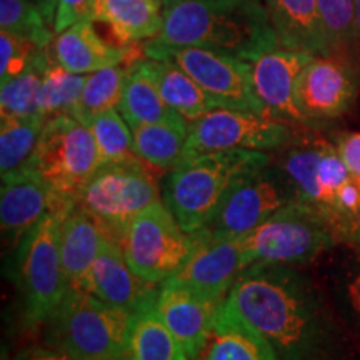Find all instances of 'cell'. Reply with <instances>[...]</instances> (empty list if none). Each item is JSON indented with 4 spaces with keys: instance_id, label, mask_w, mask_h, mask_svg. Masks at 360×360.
Wrapping results in <instances>:
<instances>
[{
    "instance_id": "1",
    "label": "cell",
    "mask_w": 360,
    "mask_h": 360,
    "mask_svg": "<svg viewBox=\"0 0 360 360\" xmlns=\"http://www.w3.org/2000/svg\"><path fill=\"white\" fill-rule=\"evenodd\" d=\"M270 342L281 360H360V347L315 272L254 264L224 302Z\"/></svg>"
},
{
    "instance_id": "2",
    "label": "cell",
    "mask_w": 360,
    "mask_h": 360,
    "mask_svg": "<svg viewBox=\"0 0 360 360\" xmlns=\"http://www.w3.org/2000/svg\"><path fill=\"white\" fill-rule=\"evenodd\" d=\"M143 44L210 49L247 62L281 47L264 0H175L164 7L160 34Z\"/></svg>"
},
{
    "instance_id": "3",
    "label": "cell",
    "mask_w": 360,
    "mask_h": 360,
    "mask_svg": "<svg viewBox=\"0 0 360 360\" xmlns=\"http://www.w3.org/2000/svg\"><path fill=\"white\" fill-rule=\"evenodd\" d=\"M277 150L276 165L295 200L319 210L344 244H360V180L345 167L335 143L319 135H294Z\"/></svg>"
},
{
    "instance_id": "4",
    "label": "cell",
    "mask_w": 360,
    "mask_h": 360,
    "mask_svg": "<svg viewBox=\"0 0 360 360\" xmlns=\"http://www.w3.org/2000/svg\"><path fill=\"white\" fill-rule=\"evenodd\" d=\"M272 162L267 152L222 150L184 160L169 170L162 200L180 227L199 232L214 217L238 182Z\"/></svg>"
},
{
    "instance_id": "5",
    "label": "cell",
    "mask_w": 360,
    "mask_h": 360,
    "mask_svg": "<svg viewBox=\"0 0 360 360\" xmlns=\"http://www.w3.org/2000/svg\"><path fill=\"white\" fill-rule=\"evenodd\" d=\"M132 322V314L69 285L40 326V344L72 360H127Z\"/></svg>"
},
{
    "instance_id": "6",
    "label": "cell",
    "mask_w": 360,
    "mask_h": 360,
    "mask_svg": "<svg viewBox=\"0 0 360 360\" xmlns=\"http://www.w3.org/2000/svg\"><path fill=\"white\" fill-rule=\"evenodd\" d=\"M67 210V209H65ZM64 210H52L11 252L8 277L20 300L27 327L39 328L69 289L60 257Z\"/></svg>"
},
{
    "instance_id": "7",
    "label": "cell",
    "mask_w": 360,
    "mask_h": 360,
    "mask_svg": "<svg viewBox=\"0 0 360 360\" xmlns=\"http://www.w3.org/2000/svg\"><path fill=\"white\" fill-rule=\"evenodd\" d=\"M344 244L323 215L304 202L292 200L255 231L242 237L247 264H315L323 254Z\"/></svg>"
},
{
    "instance_id": "8",
    "label": "cell",
    "mask_w": 360,
    "mask_h": 360,
    "mask_svg": "<svg viewBox=\"0 0 360 360\" xmlns=\"http://www.w3.org/2000/svg\"><path fill=\"white\" fill-rule=\"evenodd\" d=\"M147 165L137 155L101 164L75 200L119 244L132 219L160 200L157 180Z\"/></svg>"
},
{
    "instance_id": "9",
    "label": "cell",
    "mask_w": 360,
    "mask_h": 360,
    "mask_svg": "<svg viewBox=\"0 0 360 360\" xmlns=\"http://www.w3.org/2000/svg\"><path fill=\"white\" fill-rule=\"evenodd\" d=\"M30 164L52 188L57 209L65 210L75 205L101 162L87 125L72 115H57L45 122Z\"/></svg>"
},
{
    "instance_id": "10",
    "label": "cell",
    "mask_w": 360,
    "mask_h": 360,
    "mask_svg": "<svg viewBox=\"0 0 360 360\" xmlns=\"http://www.w3.org/2000/svg\"><path fill=\"white\" fill-rule=\"evenodd\" d=\"M193 242V233L184 231L164 200H159L132 219L120 245L137 276L162 285L186 264Z\"/></svg>"
},
{
    "instance_id": "11",
    "label": "cell",
    "mask_w": 360,
    "mask_h": 360,
    "mask_svg": "<svg viewBox=\"0 0 360 360\" xmlns=\"http://www.w3.org/2000/svg\"><path fill=\"white\" fill-rule=\"evenodd\" d=\"M142 49L147 58H170L182 67L219 107L270 115L255 92L250 62L202 47L157 49L142 44Z\"/></svg>"
},
{
    "instance_id": "12",
    "label": "cell",
    "mask_w": 360,
    "mask_h": 360,
    "mask_svg": "<svg viewBox=\"0 0 360 360\" xmlns=\"http://www.w3.org/2000/svg\"><path fill=\"white\" fill-rule=\"evenodd\" d=\"M292 137L290 125L277 117L219 107L188 124L184 160L222 150H277Z\"/></svg>"
},
{
    "instance_id": "13",
    "label": "cell",
    "mask_w": 360,
    "mask_h": 360,
    "mask_svg": "<svg viewBox=\"0 0 360 360\" xmlns=\"http://www.w3.org/2000/svg\"><path fill=\"white\" fill-rule=\"evenodd\" d=\"M295 200L285 175L276 164L238 182L202 232L220 237H244L262 225L281 207Z\"/></svg>"
},
{
    "instance_id": "14",
    "label": "cell",
    "mask_w": 360,
    "mask_h": 360,
    "mask_svg": "<svg viewBox=\"0 0 360 360\" xmlns=\"http://www.w3.org/2000/svg\"><path fill=\"white\" fill-rule=\"evenodd\" d=\"M357 84L354 51L315 56L297 80V107L307 124L335 119L352 107Z\"/></svg>"
},
{
    "instance_id": "15",
    "label": "cell",
    "mask_w": 360,
    "mask_h": 360,
    "mask_svg": "<svg viewBox=\"0 0 360 360\" xmlns=\"http://www.w3.org/2000/svg\"><path fill=\"white\" fill-rule=\"evenodd\" d=\"M192 252L172 278L212 300L225 302L233 283L249 269L242 237L193 232Z\"/></svg>"
},
{
    "instance_id": "16",
    "label": "cell",
    "mask_w": 360,
    "mask_h": 360,
    "mask_svg": "<svg viewBox=\"0 0 360 360\" xmlns=\"http://www.w3.org/2000/svg\"><path fill=\"white\" fill-rule=\"evenodd\" d=\"M80 289L110 307L137 315L155 307L160 285L137 276L125 257L122 245L109 238Z\"/></svg>"
},
{
    "instance_id": "17",
    "label": "cell",
    "mask_w": 360,
    "mask_h": 360,
    "mask_svg": "<svg viewBox=\"0 0 360 360\" xmlns=\"http://www.w3.org/2000/svg\"><path fill=\"white\" fill-rule=\"evenodd\" d=\"M222 305L220 300L209 299L174 281H165L160 285L154 309L182 344L187 357L199 360Z\"/></svg>"
},
{
    "instance_id": "18",
    "label": "cell",
    "mask_w": 360,
    "mask_h": 360,
    "mask_svg": "<svg viewBox=\"0 0 360 360\" xmlns=\"http://www.w3.org/2000/svg\"><path fill=\"white\" fill-rule=\"evenodd\" d=\"M56 209L57 202L52 188L32 164L2 177L0 225L4 245L12 252L30 229Z\"/></svg>"
},
{
    "instance_id": "19",
    "label": "cell",
    "mask_w": 360,
    "mask_h": 360,
    "mask_svg": "<svg viewBox=\"0 0 360 360\" xmlns=\"http://www.w3.org/2000/svg\"><path fill=\"white\" fill-rule=\"evenodd\" d=\"M315 56L276 47L250 62L255 92L270 115L285 122L307 124L295 102V87L302 70Z\"/></svg>"
},
{
    "instance_id": "20",
    "label": "cell",
    "mask_w": 360,
    "mask_h": 360,
    "mask_svg": "<svg viewBox=\"0 0 360 360\" xmlns=\"http://www.w3.org/2000/svg\"><path fill=\"white\" fill-rule=\"evenodd\" d=\"M96 25L94 19H84L56 34L49 49L53 60L72 74L80 75L137 60V44H112L102 37Z\"/></svg>"
},
{
    "instance_id": "21",
    "label": "cell",
    "mask_w": 360,
    "mask_h": 360,
    "mask_svg": "<svg viewBox=\"0 0 360 360\" xmlns=\"http://www.w3.org/2000/svg\"><path fill=\"white\" fill-rule=\"evenodd\" d=\"M314 272L360 347V244L334 247L315 262Z\"/></svg>"
},
{
    "instance_id": "22",
    "label": "cell",
    "mask_w": 360,
    "mask_h": 360,
    "mask_svg": "<svg viewBox=\"0 0 360 360\" xmlns=\"http://www.w3.org/2000/svg\"><path fill=\"white\" fill-rule=\"evenodd\" d=\"M264 4L281 47L312 56L330 52L319 0H264Z\"/></svg>"
},
{
    "instance_id": "23",
    "label": "cell",
    "mask_w": 360,
    "mask_h": 360,
    "mask_svg": "<svg viewBox=\"0 0 360 360\" xmlns=\"http://www.w3.org/2000/svg\"><path fill=\"white\" fill-rule=\"evenodd\" d=\"M112 238L103 225L77 205L64 210L60 224V257L67 282L82 287L90 267Z\"/></svg>"
},
{
    "instance_id": "24",
    "label": "cell",
    "mask_w": 360,
    "mask_h": 360,
    "mask_svg": "<svg viewBox=\"0 0 360 360\" xmlns=\"http://www.w3.org/2000/svg\"><path fill=\"white\" fill-rule=\"evenodd\" d=\"M94 20L120 45L155 39L164 27L162 0H97Z\"/></svg>"
},
{
    "instance_id": "25",
    "label": "cell",
    "mask_w": 360,
    "mask_h": 360,
    "mask_svg": "<svg viewBox=\"0 0 360 360\" xmlns=\"http://www.w3.org/2000/svg\"><path fill=\"white\" fill-rule=\"evenodd\" d=\"M199 360H281V357L259 330L222 305Z\"/></svg>"
},
{
    "instance_id": "26",
    "label": "cell",
    "mask_w": 360,
    "mask_h": 360,
    "mask_svg": "<svg viewBox=\"0 0 360 360\" xmlns=\"http://www.w3.org/2000/svg\"><path fill=\"white\" fill-rule=\"evenodd\" d=\"M143 60L162 98L188 124L199 120L210 110L219 109L209 94L174 60L170 58H164V60L143 58Z\"/></svg>"
},
{
    "instance_id": "27",
    "label": "cell",
    "mask_w": 360,
    "mask_h": 360,
    "mask_svg": "<svg viewBox=\"0 0 360 360\" xmlns=\"http://www.w3.org/2000/svg\"><path fill=\"white\" fill-rule=\"evenodd\" d=\"M119 112L127 120L130 129L182 117L174 109H170L162 98L154 79L148 74L143 58H137L127 65V75H125Z\"/></svg>"
},
{
    "instance_id": "28",
    "label": "cell",
    "mask_w": 360,
    "mask_h": 360,
    "mask_svg": "<svg viewBox=\"0 0 360 360\" xmlns=\"http://www.w3.org/2000/svg\"><path fill=\"white\" fill-rule=\"evenodd\" d=\"M134 154L150 167L172 170L182 164L188 135V122L184 117L165 122L146 124L132 129Z\"/></svg>"
},
{
    "instance_id": "29",
    "label": "cell",
    "mask_w": 360,
    "mask_h": 360,
    "mask_svg": "<svg viewBox=\"0 0 360 360\" xmlns=\"http://www.w3.org/2000/svg\"><path fill=\"white\" fill-rule=\"evenodd\" d=\"M127 360H191L155 309L134 315Z\"/></svg>"
},
{
    "instance_id": "30",
    "label": "cell",
    "mask_w": 360,
    "mask_h": 360,
    "mask_svg": "<svg viewBox=\"0 0 360 360\" xmlns=\"http://www.w3.org/2000/svg\"><path fill=\"white\" fill-rule=\"evenodd\" d=\"M47 119L34 117H2L0 124V172L7 177L32 162L40 134Z\"/></svg>"
},
{
    "instance_id": "31",
    "label": "cell",
    "mask_w": 360,
    "mask_h": 360,
    "mask_svg": "<svg viewBox=\"0 0 360 360\" xmlns=\"http://www.w3.org/2000/svg\"><path fill=\"white\" fill-rule=\"evenodd\" d=\"M124 65V64H122ZM112 65L87 75L84 90L72 117L87 125L94 117L119 109L122 101L127 65Z\"/></svg>"
},
{
    "instance_id": "32",
    "label": "cell",
    "mask_w": 360,
    "mask_h": 360,
    "mask_svg": "<svg viewBox=\"0 0 360 360\" xmlns=\"http://www.w3.org/2000/svg\"><path fill=\"white\" fill-rule=\"evenodd\" d=\"M85 80L87 75L72 74L58 65L49 51L40 92V115L47 120L57 115H72L84 90Z\"/></svg>"
},
{
    "instance_id": "33",
    "label": "cell",
    "mask_w": 360,
    "mask_h": 360,
    "mask_svg": "<svg viewBox=\"0 0 360 360\" xmlns=\"http://www.w3.org/2000/svg\"><path fill=\"white\" fill-rule=\"evenodd\" d=\"M47 60L49 49L40 53L37 60L24 74L2 84V89H0L2 117L40 115V92H42L44 70Z\"/></svg>"
},
{
    "instance_id": "34",
    "label": "cell",
    "mask_w": 360,
    "mask_h": 360,
    "mask_svg": "<svg viewBox=\"0 0 360 360\" xmlns=\"http://www.w3.org/2000/svg\"><path fill=\"white\" fill-rule=\"evenodd\" d=\"M87 127L96 139L98 162L109 164L134 157V134L119 110H109L94 117Z\"/></svg>"
},
{
    "instance_id": "35",
    "label": "cell",
    "mask_w": 360,
    "mask_h": 360,
    "mask_svg": "<svg viewBox=\"0 0 360 360\" xmlns=\"http://www.w3.org/2000/svg\"><path fill=\"white\" fill-rule=\"evenodd\" d=\"M0 27L4 32L30 40L40 49H49L56 32L30 0H0Z\"/></svg>"
},
{
    "instance_id": "36",
    "label": "cell",
    "mask_w": 360,
    "mask_h": 360,
    "mask_svg": "<svg viewBox=\"0 0 360 360\" xmlns=\"http://www.w3.org/2000/svg\"><path fill=\"white\" fill-rule=\"evenodd\" d=\"M323 30L332 51H355V0H319Z\"/></svg>"
},
{
    "instance_id": "37",
    "label": "cell",
    "mask_w": 360,
    "mask_h": 360,
    "mask_svg": "<svg viewBox=\"0 0 360 360\" xmlns=\"http://www.w3.org/2000/svg\"><path fill=\"white\" fill-rule=\"evenodd\" d=\"M44 51L47 49H40L30 40L2 30L0 32V80L2 84L24 74Z\"/></svg>"
},
{
    "instance_id": "38",
    "label": "cell",
    "mask_w": 360,
    "mask_h": 360,
    "mask_svg": "<svg viewBox=\"0 0 360 360\" xmlns=\"http://www.w3.org/2000/svg\"><path fill=\"white\" fill-rule=\"evenodd\" d=\"M97 0H58L53 32L60 34L77 22L94 19Z\"/></svg>"
},
{
    "instance_id": "39",
    "label": "cell",
    "mask_w": 360,
    "mask_h": 360,
    "mask_svg": "<svg viewBox=\"0 0 360 360\" xmlns=\"http://www.w3.org/2000/svg\"><path fill=\"white\" fill-rule=\"evenodd\" d=\"M335 147L349 172L360 180V132L339 135Z\"/></svg>"
},
{
    "instance_id": "40",
    "label": "cell",
    "mask_w": 360,
    "mask_h": 360,
    "mask_svg": "<svg viewBox=\"0 0 360 360\" xmlns=\"http://www.w3.org/2000/svg\"><path fill=\"white\" fill-rule=\"evenodd\" d=\"M8 360H72L65 355L56 352V350L45 347V345H27V347L17 350Z\"/></svg>"
},
{
    "instance_id": "41",
    "label": "cell",
    "mask_w": 360,
    "mask_h": 360,
    "mask_svg": "<svg viewBox=\"0 0 360 360\" xmlns=\"http://www.w3.org/2000/svg\"><path fill=\"white\" fill-rule=\"evenodd\" d=\"M30 2L39 8V12L42 13L45 22L53 29V20H56L58 0H30Z\"/></svg>"
},
{
    "instance_id": "42",
    "label": "cell",
    "mask_w": 360,
    "mask_h": 360,
    "mask_svg": "<svg viewBox=\"0 0 360 360\" xmlns=\"http://www.w3.org/2000/svg\"><path fill=\"white\" fill-rule=\"evenodd\" d=\"M355 51L360 53V0H355Z\"/></svg>"
},
{
    "instance_id": "43",
    "label": "cell",
    "mask_w": 360,
    "mask_h": 360,
    "mask_svg": "<svg viewBox=\"0 0 360 360\" xmlns=\"http://www.w3.org/2000/svg\"><path fill=\"white\" fill-rule=\"evenodd\" d=\"M162 2H164V7H165V6H167V4L175 2V0H162Z\"/></svg>"
}]
</instances>
